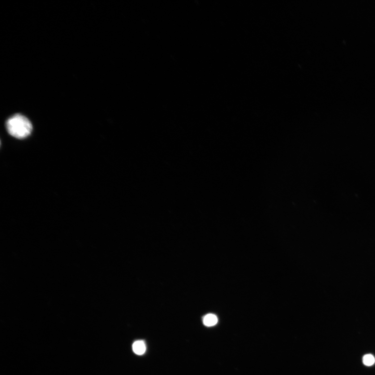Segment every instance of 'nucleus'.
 I'll return each instance as SVG.
<instances>
[{
    "mask_svg": "<svg viewBox=\"0 0 375 375\" xmlns=\"http://www.w3.org/2000/svg\"><path fill=\"white\" fill-rule=\"evenodd\" d=\"M218 322V319L216 315L209 314L204 316L203 318L204 324L208 327L215 325Z\"/></svg>",
    "mask_w": 375,
    "mask_h": 375,
    "instance_id": "obj_3",
    "label": "nucleus"
},
{
    "mask_svg": "<svg viewBox=\"0 0 375 375\" xmlns=\"http://www.w3.org/2000/svg\"><path fill=\"white\" fill-rule=\"evenodd\" d=\"M6 127L10 135L20 139L29 137L33 131V126L30 121L20 114L9 118L6 123Z\"/></svg>",
    "mask_w": 375,
    "mask_h": 375,
    "instance_id": "obj_1",
    "label": "nucleus"
},
{
    "mask_svg": "<svg viewBox=\"0 0 375 375\" xmlns=\"http://www.w3.org/2000/svg\"><path fill=\"white\" fill-rule=\"evenodd\" d=\"M363 363L368 366H370L374 363L375 359L371 354H366L363 358Z\"/></svg>",
    "mask_w": 375,
    "mask_h": 375,
    "instance_id": "obj_4",
    "label": "nucleus"
},
{
    "mask_svg": "<svg viewBox=\"0 0 375 375\" xmlns=\"http://www.w3.org/2000/svg\"><path fill=\"white\" fill-rule=\"evenodd\" d=\"M134 352L138 355L144 354L146 350V346L144 341H137L133 345Z\"/></svg>",
    "mask_w": 375,
    "mask_h": 375,
    "instance_id": "obj_2",
    "label": "nucleus"
}]
</instances>
